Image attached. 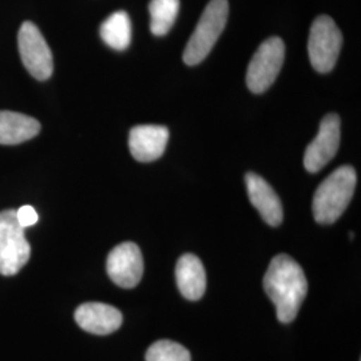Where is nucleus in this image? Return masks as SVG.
Masks as SVG:
<instances>
[{
	"mask_svg": "<svg viewBox=\"0 0 361 361\" xmlns=\"http://www.w3.org/2000/svg\"><path fill=\"white\" fill-rule=\"evenodd\" d=\"M264 289L276 305L280 323H292L308 292V281L296 259L277 255L264 276Z\"/></svg>",
	"mask_w": 361,
	"mask_h": 361,
	"instance_id": "1",
	"label": "nucleus"
},
{
	"mask_svg": "<svg viewBox=\"0 0 361 361\" xmlns=\"http://www.w3.org/2000/svg\"><path fill=\"white\" fill-rule=\"evenodd\" d=\"M356 183V170L350 165L336 169L320 183L313 195L314 219L322 225H331L340 219L353 197Z\"/></svg>",
	"mask_w": 361,
	"mask_h": 361,
	"instance_id": "2",
	"label": "nucleus"
},
{
	"mask_svg": "<svg viewBox=\"0 0 361 361\" xmlns=\"http://www.w3.org/2000/svg\"><path fill=\"white\" fill-rule=\"evenodd\" d=\"M229 3L228 0H210L207 8L200 18L192 37L189 39L185 51L183 62L195 66L207 59L209 52L217 43L219 35L228 22Z\"/></svg>",
	"mask_w": 361,
	"mask_h": 361,
	"instance_id": "3",
	"label": "nucleus"
},
{
	"mask_svg": "<svg viewBox=\"0 0 361 361\" xmlns=\"http://www.w3.org/2000/svg\"><path fill=\"white\" fill-rule=\"evenodd\" d=\"M31 246L25 237V228L16 219V210L0 212V274L13 276L27 264Z\"/></svg>",
	"mask_w": 361,
	"mask_h": 361,
	"instance_id": "4",
	"label": "nucleus"
},
{
	"mask_svg": "<svg viewBox=\"0 0 361 361\" xmlns=\"http://www.w3.org/2000/svg\"><path fill=\"white\" fill-rule=\"evenodd\" d=\"M343 46V34L335 20L328 15H320L310 27L308 54L312 67L322 74L334 70Z\"/></svg>",
	"mask_w": 361,
	"mask_h": 361,
	"instance_id": "5",
	"label": "nucleus"
},
{
	"mask_svg": "<svg viewBox=\"0 0 361 361\" xmlns=\"http://www.w3.org/2000/svg\"><path fill=\"white\" fill-rule=\"evenodd\" d=\"M285 44L279 37L268 38L253 55L246 71V85L255 94H262L274 83L284 65Z\"/></svg>",
	"mask_w": 361,
	"mask_h": 361,
	"instance_id": "6",
	"label": "nucleus"
},
{
	"mask_svg": "<svg viewBox=\"0 0 361 361\" xmlns=\"http://www.w3.org/2000/svg\"><path fill=\"white\" fill-rule=\"evenodd\" d=\"M19 54L28 73L38 79L46 80L54 71L52 54L46 39L32 22H25L18 34Z\"/></svg>",
	"mask_w": 361,
	"mask_h": 361,
	"instance_id": "7",
	"label": "nucleus"
},
{
	"mask_svg": "<svg viewBox=\"0 0 361 361\" xmlns=\"http://www.w3.org/2000/svg\"><path fill=\"white\" fill-rule=\"evenodd\" d=\"M340 116L332 113L324 116L316 138L308 145L304 155V166L310 173H319L335 157L340 146Z\"/></svg>",
	"mask_w": 361,
	"mask_h": 361,
	"instance_id": "8",
	"label": "nucleus"
},
{
	"mask_svg": "<svg viewBox=\"0 0 361 361\" xmlns=\"http://www.w3.org/2000/svg\"><path fill=\"white\" fill-rule=\"evenodd\" d=\"M106 269L114 284L130 289L142 280L143 257L140 246L134 243L116 245L107 257Z\"/></svg>",
	"mask_w": 361,
	"mask_h": 361,
	"instance_id": "9",
	"label": "nucleus"
},
{
	"mask_svg": "<svg viewBox=\"0 0 361 361\" xmlns=\"http://www.w3.org/2000/svg\"><path fill=\"white\" fill-rule=\"evenodd\" d=\"M169 130L158 125H140L129 135L130 153L138 162H153L165 153Z\"/></svg>",
	"mask_w": 361,
	"mask_h": 361,
	"instance_id": "10",
	"label": "nucleus"
},
{
	"mask_svg": "<svg viewBox=\"0 0 361 361\" xmlns=\"http://www.w3.org/2000/svg\"><path fill=\"white\" fill-rule=\"evenodd\" d=\"M245 183L249 200L262 219L271 226L281 225L284 219L283 204L271 185L256 173H247Z\"/></svg>",
	"mask_w": 361,
	"mask_h": 361,
	"instance_id": "11",
	"label": "nucleus"
},
{
	"mask_svg": "<svg viewBox=\"0 0 361 361\" xmlns=\"http://www.w3.org/2000/svg\"><path fill=\"white\" fill-rule=\"evenodd\" d=\"M78 325L92 335H110L121 328L123 317L119 310L102 302H86L75 310Z\"/></svg>",
	"mask_w": 361,
	"mask_h": 361,
	"instance_id": "12",
	"label": "nucleus"
},
{
	"mask_svg": "<svg viewBox=\"0 0 361 361\" xmlns=\"http://www.w3.org/2000/svg\"><path fill=\"white\" fill-rule=\"evenodd\" d=\"M176 279L180 295L185 298L197 301L204 296L207 290V271L197 256L190 253L180 256L176 267Z\"/></svg>",
	"mask_w": 361,
	"mask_h": 361,
	"instance_id": "13",
	"label": "nucleus"
},
{
	"mask_svg": "<svg viewBox=\"0 0 361 361\" xmlns=\"http://www.w3.org/2000/svg\"><path fill=\"white\" fill-rule=\"evenodd\" d=\"M40 123L32 116L0 111V145H18L37 137Z\"/></svg>",
	"mask_w": 361,
	"mask_h": 361,
	"instance_id": "14",
	"label": "nucleus"
},
{
	"mask_svg": "<svg viewBox=\"0 0 361 361\" xmlns=\"http://www.w3.org/2000/svg\"><path fill=\"white\" fill-rule=\"evenodd\" d=\"M101 38L104 43L118 51H123L131 42V22L125 11L111 13L101 26Z\"/></svg>",
	"mask_w": 361,
	"mask_h": 361,
	"instance_id": "15",
	"label": "nucleus"
},
{
	"mask_svg": "<svg viewBox=\"0 0 361 361\" xmlns=\"http://www.w3.org/2000/svg\"><path fill=\"white\" fill-rule=\"evenodd\" d=\"M180 11V0H152L149 4L150 31L155 37H165L174 25Z\"/></svg>",
	"mask_w": 361,
	"mask_h": 361,
	"instance_id": "16",
	"label": "nucleus"
},
{
	"mask_svg": "<svg viewBox=\"0 0 361 361\" xmlns=\"http://www.w3.org/2000/svg\"><path fill=\"white\" fill-rule=\"evenodd\" d=\"M146 361H192L189 350L178 343L159 340L146 352Z\"/></svg>",
	"mask_w": 361,
	"mask_h": 361,
	"instance_id": "17",
	"label": "nucleus"
},
{
	"mask_svg": "<svg viewBox=\"0 0 361 361\" xmlns=\"http://www.w3.org/2000/svg\"><path fill=\"white\" fill-rule=\"evenodd\" d=\"M16 219L19 221L22 228H28L32 226L38 222V213L35 212V209L32 207H22L16 210Z\"/></svg>",
	"mask_w": 361,
	"mask_h": 361,
	"instance_id": "18",
	"label": "nucleus"
}]
</instances>
